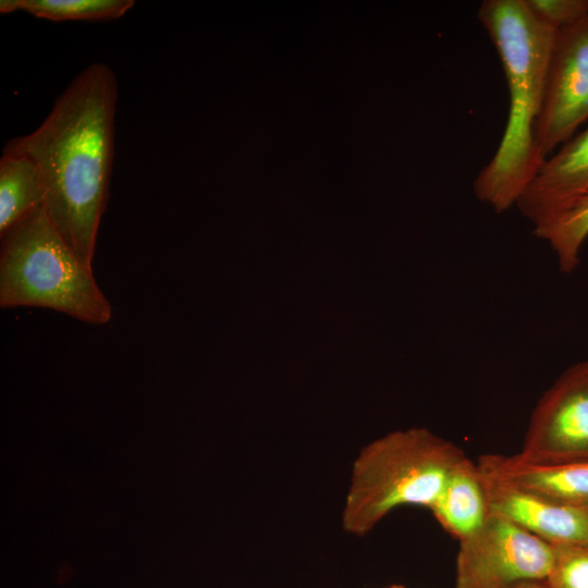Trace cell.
<instances>
[{"label":"cell","mask_w":588,"mask_h":588,"mask_svg":"<svg viewBox=\"0 0 588 588\" xmlns=\"http://www.w3.org/2000/svg\"><path fill=\"white\" fill-rule=\"evenodd\" d=\"M117 102L112 69L91 63L60 94L39 126L3 147L38 166L48 218L90 269L110 193Z\"/></svg>","instance_id":"cell-1"},{"label":"cell","mask_w":588,"mask_h":588,"mask_svg":"<svg viewBox=\"0 0 588 588\" xmlns=\"http://www.w3.org/2000/svg\"><path fill=\"white\" fill-rule=\"evenodd\" d=\"M477 16L501 60L510 107L499 146L473 187L477 199L500 213L516 205L546 160L535 128L556 30L538 21L524 0H485Z\"/></svg>","instance_id":"cell-2"},{"label":"cell","mask_w":588,"mask_h":588,"mask_svg":"<svg viewBox=\"0 0 588 588\" xmlns=\"http://www.w3.org/2000/svg\"><path fill=\"white\" fill-rule=\"evenodd\" d=\"M465 457L462 449L426 428L390 432L369 443L353 463L344 530L362 537L399 507L429 510Z\"/></svg>","instance_id":"cell-3"},{"label":"cell","mask_w":588,"mask_h":588,"mask_svg":"<svg viewBox=\"0 0 588 588\" xmlns=\"http://www.w3.org/2000/svg\"><path fill=\"white\" fill-rule=\"evenodd\" d=\"M0 236L2 308H49L96 326L111 320V304L93 269L68 245L44 206Z\"/></svg>","instance_id":"cell-4"},{"label":"cell","mask_w":588,"mask_h":588,"mask_svg":"<svg viewBox=\"0 0 588 588\" xmlns=\"http://www.w3.org/2000/svg\"><path fill=\"white\" fill-rule=\"evenodd\" d=\"M554 561V546L510 519L490 513L458 541L455 588H511L543 581Z\"/></svg>","instance_id":"cell-5"},{"label":"cell","mask_w":588,"mask_h":588,"mask_svg":"<svg viewBox=\"0 0 588 588\" xmlns=\"http://www.w3.org/2000/svg\"><path fill=\"white\" fill-rule=\"evenodd\" d=\"M588 120V15L556 30L535 137L543 158Z\"/></svg>","instance_id":"cell-6"},{"label":"cell","mask_w":588,"mask_h":588,"mask_svg":"<svg viewBox=\"0 0 588 588\" xmlns=\"http://www.w3.org/2000/svg\"><path fill=\"white\" fill-rule=\"evenodd\" d=\"M516 454L539 463L588 462V360L569 367L544 392Z\"/></svg>","instance_id":"cell-7"},{"label":"cell","mask_w":588,"mask_h":588,"mask_svg":"<svg viewBox=\"0 0 588 588\" xmlns=\"http://www.w3.org/2000/svg\"><path fill=\"white\" fill-rule=\"evenodd\" d=\"M490 513L556 544H588V511L565 506L502 479L478 462Z\"/></svg>","instance_id":"cell-8"},{"label":"cell","mask_w":588,"mask_h":588,"mask_svg":"<svg viewBox=\"0 0 588 588\" xmlns=\"http://www.w3.org/2000/svg\"><path fill=\"white\" fill-rule=\"evenodd\" d=\"M588 193V126L546 159L516 207L538 226Z\"/></svg>","instance_id":"cell-9"},{"label":"cell","mask_w":588,"mask_h":588,"mask_svg":"<svg viewBox=\"0 0 588 588\" xmlns=\"http://www.w3.org/2000/svg\"><path fill=\"white\" fill-rule=\"evenodd\" d=\"M477 462L518 488L588 511V462L539 463L517 454H483Z\"/></svg>","instance_id":"cell-10"},{"label":"cell","mask_w":588,"mask_h":588,"mask_svg":"<svg viewBox=\"0 0 588 588\" xmlns=\"http://www.w3.org/2000/svg\"><path fill=\"white\" fill-rule=\"evenodd\" d=\"M428 511L457 541L475 532L490 514L477 462H460Z\"/></svg>","instance_id":"cell-11"},{"label":"cell","mask_w":588,"mask_h":588,"mask_svg":"<svg viewBox=\"0 0 588 588\" xmlns=\"http://www.w3.org/2000/svg\"><path fill=\"white\" fill-rule=\"evenodd\" d=\"M46 184L27 156L3 152L0 159V235L45 205Z\"/></svg>","instance_id":"cell-12"},{"label":"cell","mask_w":588,"mask_h":588,"mask_svg":"<svg viewBox=\"0 0 588 588\" xmlns=\"http://www.w3.org/2000/svg\"><path fill=\"white\" fill-rule=\"evenodd\" d=\"M133 0H1L0 12L24 11L49 21H111L123 16Z\"/></svg>","instance_id":"cell-13"},{"label":"cell","mask_w":588,"mask_h":588,"mask_svg":"<svg viewBox=\"0 0 588 588\" xmlns=\"http://www.w3.org/2000/svg\"><path fill=\"white\" fill-rule=\"evenodd\" d=\"M534 233L550 244L560 269L572 272L578 265L580 247L588 237V193L534 228Z\"/></svg>","instance_id":"cell-14"},{"label":"cell","mask_w":588,"mask_h":588,"mask_svg":"<svg viewBox=\"0 0 588 588\" xmlns=\"http://www.w3.org/2000/svg\"><path fill=\"white\" fill-rule=\"evenodd\" d=\"M547 588H588V544H556Z\"/></svg>","instance_id":"cell-15"},{"label":"cell","mask_w":588,"mask_h":588,"mask_svg":"<svg viewBox=\"0 0 588 588\" xmlns=\"http://www.w3.org/2000/svg\"><path fill=\"white\" fill-rule=\"evenodd\" d=\"M531 14L559 30L588 15V0H524Z\"/></svg>","instance_id":"cell-16"},{"label":"cell","mask_w":588,"mask_h":588,"mask_svg":"<svg viewBox=\"0 0 588 588\" xmlns=\"http://www.w3.org/2000/svg\"><path fill=\"white\" fill-rule=\"evenodd\" d=\"M511 588H547V586L543 584V581H524Z\"/></svg>","instance_id":"cell-17"},{"label":"cell","mask_w":588,"mask_h":588,"mask_svg":"<svg viewBox=\"0 0 588 588\" xmlns=\"http://www.w3.org/2000/svg\"><path fill=\"white\" fill-rule=\"evenodd\" d=\"M383 588H406V587H404L402 585L394 584V585H390V586H387V587H383Z\"/></svg>","instance_id":"cell-18"}]
</instances>
